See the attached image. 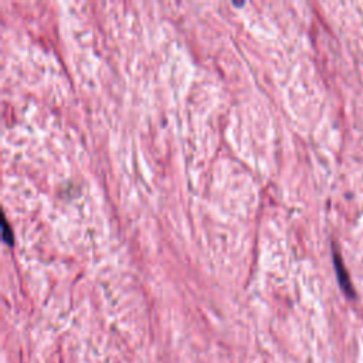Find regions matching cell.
I'll return each instance as SVG.
<instances>
[{"mask_svg":"<svg viewBox=\"0 0 363 363\" xmlns=\"http://www.w3.org/2000/svg\"><path fill=\"white\" fill-rule=\"evenodd\" d=\"M340 261H342V260H340L339 256L336 254V251H333V264H335V270L338 272V280H339L340 287H342V289L345 291V294L348 295V296H353V288L350 285V281H349L346 270H345V267L342 265Z\"/></svg>","mask_w":363,"mask_h":363,"instance_id":"obj_1","label":"cell"},{"mask_svg":"<svg viewBox=\"0 0 363 363\" xmlns=\"http://www.w3.org/2000/svg\"><path fill=\"white\" fill-rule=\"evenodd\" d=\"M3 241L8 246H13L15 244V234H13V228L10 227L8 223V219L3 216Z\"/></svg>","mask_w":363,"mask_h":363,"instance_id":"obj_2","label":"cell"}]
</instances>
